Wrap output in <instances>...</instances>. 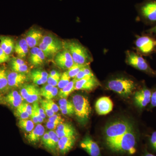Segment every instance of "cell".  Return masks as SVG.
Listing matches in <instances>:
<instances>
[{"mask_svg": "<svg viewBox=\"0 0 156 156\" xmlns=\"http://www.w3.org/2000/svg\"><path fill=\"white\" fill-rule=\"evenodd\" d=\"M150 107L154 108L156 107V90L152 92L150 102Z\"/></svg>", "mask_w": 156, "mask_h": 156, "instance_id": "obj_44", "label": "cell"}, {"mask_svg": "<svg viewBox=\"0 0 156 156\" xmlns=\"http://www.w3.org/2000/svg\"><path fill=\"white\" fill-rule=\"evenodd\" d=\"M48 76L49 74L47 72L41 69L34 70L31 73L32 80L37 85H41L47 83Z\"/></svg>", "mask_w": 156, "mask_h": 156, "instance_id": "obj_20", "label": "cell"}, {"mask_svg": "<svg viewBox=\"0 0 156 156\" xmlns=\"http://www.w3.org/2000/svg\"><path fill=\"white\" fill-rule=\"evenodd\" d=\"M80 146L89 156H102L99 146L89 135H87L81 141Z\"/></svg>", "mask_w": 156, "mask_h": 156, "instance_id": "obj_11", "label": "cell"}, {"mask_svg": "<svg viewBox=\"0 0 156 156\" xmlns=\"http://www.w3.org/2000/svg\"><path fill=\"white\" fill-rule=\"evenodd\" d=\"M39 105L37 101L34 102L32 105V112L30 117L32 121L35 124L43 122L44 119H42L39 112Z\"/></svg>", "mask_w": 156, "mask_h": 156, "instance_id": "obj_31", "label": "cell"}, {"mask_svg": "<svg viewBox=\"0 0 156 156\" xmlns=\"http://www.w3.org/2000/svg\"><path fill=\"white\" fill-rule=\"evenodd\" d=\"M63 48L69 51L74 62L80 65L89 64L93 60L90 52L81 43L76 40L63 42Z\"/></svg>", "mask_w": 156, "mask_h": 156, "instance_id": "obj_3", "label": "cell"}, {"mask_svg": "<svg viewBox=\"0 0 156 156\" xmlns=\"http://www.w3.org/2000/svg\"><path fill=\"white\" fill-rule=\"evenodd\" d=\"M143 156H156V155L150 153L147 150H145Z\"/></svg>", "mask_w": 156, "mask_h": 156, "instance_id": "obj_48", "label": "cell"}, {"mask_svg": "<svg viewBox=\"0 0 156 156\" xmlns=\"http://www.w3.org/2000/svg\"><path fill=\"white\" fill-rule=\"evenodd\" d=\"M9 55L6 54L5 51L0 47V64L9 61Z\"/></svg>", "mask_w": 156, "mask_h": 156, "instance_id": "obj_40", "label": "cell"}, {"mask_svg": "<svg viewBox=\"0 0 156 156\" xmlns=\"http://www.w3.org/2000/svg\"><path fill=\"white\" fill-rule=\"evenodd\" d=\"M137 83L134 80L124 76H118L107 81V89L124 98L129 97L135 91Z\"/></svg>", "mask_w": 156, "mask_h": 156, "instance_id": "obj_2", "label": "cell"}, {"mask_svg": "<svg viewBox=\"0 0 156 156\" xmlns=\"http://www.w3.org/2000/svg\"><path fill=\"white\" fill-rule=\"evenodd\" d=\"M152 92L144 85L139 90L134 92V104L138 108L142 109L150 103Z\"/></svg>", "mask_w": 156, "mask_h": 156, "instance_id": "obj_8", "label": "cell"}, {"mask_svg": "<svg viewBox=\"0 0 156 156\" xmlns=\"http://www.w3.org/2000/svg\"><path fill=\"white\" fill-rule=\"evenodd\" d=\"M11 66L12 71L23 73H26L28 72V66L25 62L21 58H12Z\"/></svg>", "mask_w": 156, "mask_h": 156, "instance_id": "obj_22", "label": "cell"}, {"mask_svg": "<svg viewBox=\"0 0 156 156\" xmlns=\"http://www.w3.org/2000/svg\"><path fill=\"white\" fill-rule=\"evenodd\" d=\"M29 47L25 39H21L16 43L14 51L20 58L26 57L29 52Z\"/></svg>", "mask_w": 156, "mask_h": 156, "instance_id": "obj_23", "label": "cell"}, {"mask_svg": "<svg viewBox=\"0 0 156 156\" xmlns=\"http://www.w3.org/2000/svg\"><path fill=\"white\" fill-rule=\"evenodd\" d=\"M41 107L44 110L45 113L48 116L50 117L55 115V113L53 112L50 105H48L47 99L41 100Z\"/></svg>", "mask_w": 156, "mask_h": 156, "instance_id": "obj_38", "label": "cell"}, {"mask_svg": "<svg viewBox=\"0 0 156 156\" xmlns=\"http://www.w3.org/2000/svg\"><path fill=\"white\" fill-rule=\"evenodd\" d=\"M140 17L147 24L156 23V0H145L136 6Z\"/></svg>", "mask_w": 156, "mask_h": 156, "instance_id": "obj_6", "label": "cell"}, {"mask_svg": "<svg viewBox=\"0 0 156 156\" xmlns=\"http://www.w3.org/2000/svg\"><path fill=\"white\" fill-rule=\"evenodd\" d=\"M14 115L20 119H28L30 117V115L27 111L26 109L21 104L20 106L17 108L14 112Z\"/></svg>", "mask_w": 156, "mask_h": 156, "instance_id": "obj_35", "label": "cell"}, {"mask_svg": "<svg viewBox=\"0 0 156 156\" xmlns=\"http://www.w3.org/2000/svg\"><path fill=\"white\" fill-rule=\"evenodd\" d=\"M39 113H40V116H41L42 119H45L46 117V113H45L44 111V110L41 107H40L39 106Z\"/></svg>", "mask_w": 156, "mask_h": 156, "instance_id": "obj_46", "label": "cell"}, {"mask_svg": "<svg viewBox=\"0 0 156 156\" xmlns=\"http://www.w3.org/2000/svg\"><path fill=\"white\" fill-rule=\"evenodd\" d=\"M23 99L17 91H11L4 97V102L12 108H16L23 103Z\"/></svg>", "mask_w": 156, "mask_h": 156, "instance_id": "obj_16", "label": "cell"}, {"mask_svg": "<svg viewBox=\"0 0 156 156\" xmlns=\"http://www.w3.org/2000/svg\"><path fill=\"white\" fill-rule=\"evenodd\" d=\"M18 126L20 129L27 133H30L34 128V123L32 120H29L28 119H20Z\"/></svg>", "mask_w": 156, "mask_h": 156, "instance_id": "obj_32", "label": "cell"}, {"mask_svg": "<svg viewBox=\"0 0 156 156\" xmlns=\"http://www.w3.org/2000/svg\"><path fill=\"white\" fill-rule=\"evenodd\" d=\"M149 144L151 147L156 152V131H154L150 136Z\"/></svg>", "mask_w": 156, "mask_h": 156, "instance_id": "obj_39", "label": "cell"}, {"mask_svg": "<svg viewBox=\"0 0 156 156\" xmlns=\"http://www.w3.org/2000/svg\"><path fill=\"white\" fill-rule=\"evenodd\" d=\"M138 53L144 56H149L156 53V38L151 34L138 37L135 42Z\"/></svg>", "mask_w": 156, "mask_h": 156, "instance_id": "obj_7", "label": "cell"}, {"mask_svg": "<svg viewBox=\"0 0 156 156\" xmlns=\"http://www.w3.org/2000/svg\"><path fill=\"white\" fill-rule=\"evenodd\" d=\"M49 138L48 142L44 146L48 150L52 152H55L57 149L58 143L59 138H58L56 131L51 130L48 132Z\"/></svg>", "mask_w": 156, "mask_h": 156, "instance_id": "obj_26", "label": "cell"}, {"mask_svg": "<svg viewBox=\"0 0 156 156\" xmlns=\"http://www.w3.org/2000/svg\"><path fill=\"white\" fill-rule=\"evenodd\" d=\"M2 102H4V97L2 96V94L0 93V103H2Z\"/></svg>", "mask_w": 156, "mask_h": 156, "instance_id": "obj_49", "label": "cell"}, {"mask_svg": "<svg viewBox=\"0 0 156 156\" xmlns=\"http://www.w3.org/2000/svg\"><path fill=\"white\" fill-rule=\"evenodd\" d=\"M47 101H48V105H50V108L52 109L53 112H54L55 113L57 112L59 110V107H58L52 99H50V100H48V99H47Z\"/></svg>", "mask_w": 156, "mask_h": 156, "instance_id": "obj_41", "label": "cell"}, {"mask_svg": "<svg viewBox=\"0 0 156 156\" xmlns=\"http://www.w3.org/2000/svg\"><path fill=\"white\" fill-rule=\"evenodd\" d=\"M41 96L40 89L34 85H33L28 96L25 100L29 103H34L39 100Z\"/></svg>", "mask_w": 156, "mask_h": 156, "instance_id": "obj_30", "label": "cell"}, {"mask_svg": "<svg viewBox=\"0 0 156 156\" xmlns=\"http://www.w3.org/2000/svg\"><path fill=\"white\" fill-rule=\"evenodd\" d=\"M45 133V128L41 124H37L33 130L27 135V139L30 143L35 144L40 141Z\"/></svg>", "mask_w": 156, "mask_h": 156, "instance_id": "obj_18", "label": "cell"}, {"mask_svg": "<svg viewBox=\"0 0 156 156\" xmlns=\"http://www.w3.org/2000/svg\"><path fill=\"white\" fill-rule=\"evenodd\" d=\"M48 121L53 122H58L62 123L63 120L62 119L61 116L59 115H54L52 116L49 117Z\"/></svg>", "mask_w": 156, "mask_h": 156, "instance_id": "obj_43", "label": "cell"}, {"mask_svg": "<svg viewBox=\"0 0 156 156\" xmlns=\"http://www.w3.org/2000/svg\"><path fill=\"white\" fill-rule=\"evenodd\" d=\"M49 138V134L48 132H46V133H44V135H43V136H42L41 138L42 142L44 146L45 144H46L47 142H48Z\"/></svg>", "mask_w": 156, "mask_h": 156, "instance_id": "obj_45", "label": "cell"}, {"mask_svg": "<svg viewBox=\"0 0 156 156\" xmlns=\"http://www.w3.org/2000/svg\"><path fill=\"white\" fill-rule=\"evenodd\" d=\"M54 61L58 67L64 70L69 69L74 63L69 51L65 48L56 53Z\"/></svg>", "mask_w": 156, "mask_h": 156, "instance_id": "obj_9", "label": "cell"}, {"mask_svg": "<svg viewBox=\"0 0 156 156\" xmlns=\"http://www.w3.org/2000/svg\"><path fill=\"white\" fill-rule=\"evenodd\" d=\"M43 37L41 31L38 29L32 28L26 34L25 39L29 48H33L39 46Z\"/></svg>", "mask_w": 156, "mask_h": 156, "instance_id": "obj_13", "label": "cell"}, {"mask_svg": "<svg viewBox=\"0 0 156 156\" xmlns=\"http://www.w3.org/2000/svg\"><path fill=\"white\" fill-rule=\"evenodd\" d=\"M87 65V64H86ZM86 65H80L74 63L67 71L71 78H74Z\"/></svg>", "mask_w": 156, "mask_h": 156, "instance_id": "obj_36", "label": "cell"}, {"mask_svg": "<svg viewBox=\"0 0 156 156\" xmlns=\"http://www.w3.org/2000/svg\"><path fill=\"white\" fill-rule=\"evenodd\" d=\"M8 74L3 68H0V93H5L9 91V89L8 83Z\"/></svg>", "mask_w": 156, "mask_h": 156, "instance_id": "obj_28", "label": "cell"}, {"mask_svg": "<svg viewBox=\"0 0 156 156\" xmlns=\"http://www.w3.org/2000/svg\"><path fill=\"white\" fill-rule=\"evenodd\" d=\"M70 77L67 71L65 72L61 75L60 80L57 85V87L59 89H62L67 86L69 83L70 82Z\"/></svg>", "mask_w": 156, "mask_h": 156, "instance_id": "obj_37", "label": "cell"}, {"mask_svg": "<svg viewBox=\"0 0 156 156\" xmlns=\"http://www.w3.org/2000/svg\"><path fill=\"white\" fill-rule=\"evenodd\" d=\"M76 141V135L61 137L58 140L57 149L62 155L66 154L73 148Z\"/></svg>", "mask_w": 156, "mask_h": 156, "instance_id": "obj_14", "label": "cell"}, {"mask_svg": "<svg viewBox=\"0 0 156 156\" xmlns=\"http://www.w3.org/2000/svg\"><path fill=\"white\" fill-rule=\"evenodd\" d=\"M126 62L127 64L150 75L155 76V70L151 67L147 61L142 55L134 51L126 52Z\"/></svg>", "mask_w": 156, "mask_h": 156, "instance_id": "obj_5", "label": "cell"}, {"mask_svg": "<svg viewBox=\"0 0 156 156\" xmlns=\"http://www.w3.org/2000/svg\"><path fill=\"white\" fill-rule=\"evenodd\" d=\"M61 74L56 70H52L50 72L48 76V84L52 85L53 87H57L61 77Z\"/></svg>", "mask_w": 156, "mask_h": 156, "instance_id": "obj_34", "label": "cell"}, {"mask_svg": "<svg viewBox=\"0 0 156 156\" xmlns=\"http://www.w3.org/2000/svg\"><path fill=\"white\" fill-rule=\"evenodd\" d=\"M105 144L112 152L134 154L136 152L137 134L134 124L126 119L108 123L104 131Z\"/></svg>", "mask_w": 156, "mask_h": 156, "instance_id": "obj_1", "label": "cell"}, {"mask_svg": "<svg viewBox=\"0 0 156 156\" xmlns=\"http://www.w3.org/2000/svg\"><path fill=\"white\" fill-rule=\"evenodd\" d=\"M74 114L79 122L86 124L89 119L91 108L88 98L84 95L76 94L73 96L72 101Z\"/></svg>", "mask_w": 156, "mask_h": 156, "instance_id": "obj_4", "label": "cell"}, {"mask_svg": "<svg viewBox=\"0 0 156 156\" xmlns=\"http://www.w3.org/2000/svg\"><path fill=\"white\" fill-rule=\"evenodd\" d=\"M113 103L108 97L103 96L98 98L95 105V108L98 114L106 115L112 110Z\"/></svg>", "mask_w": 156, "mask_h": 156, "instance_id": "obj_12", "label": "cell"}, {"mask_svg": "<svg viewBox=\"0 0 156 156\" xmlns=\"http://www.w3.org/2000/svg\"><path fill=\"white\" fill-rule=\"evenodd\" d=\"M146 32L148 34H156V25L154 26V27L148 30Z\"/></svg>", "mask_w": 156, "mask_h": 156, "instance_id": "obj_47", "label": "cell"}, {"mask_svg": "<svg viewBox=\"0 0 156 156\" xmlns=\"http://www.w3.org/2000/svg\"><path fill=\"white\" fill-rule=\"evenodd\" d=\"M155 76H156V71H155Z\"/></svg>", "mask_w": 156, "mask_h": 156, "instance_id": "obj_50", "label": "cell"}, {"mask_svg": "<svg viewBox=\"0 0 156 156\" xmlns=\"http://www.w3.org/2000/svg\"><path fill=\"white\" fill-rule=\"evenodd\" d=\"M100 86V83L96 77H87L81 80H76L75 90L91 91Z\"/></svg>", "mask_w": 156, "mask_h": 156, "instance_id": "obj_10", "label": "cell"}, {"mask_svg": "<svg viewBox=\"0 0 156 156\" xmlns=\"http://www.w3.org/2000/svg\"><path fill=\"white\" fill-rule=\"evenodd\" d=\"M46 57L43 51L39 47L31 48L29 56V61L34 66L41 65L44 62Z\"/></svg>", "mask_w": 156, "mask_h": 156, "instance_id": "obj_17", "label": "cell"}, {"mask_svg": "<svg viewBox=\"0 0 156 156\" xmlns=\"http://www.w3.org/2000/svg\"><path fill=\"white\" fill-rule=\"evenodd\" d=\"M41 96L44 97L46 99L50 100L58 95V89L50 84H47L40 89Z\"/></svg>", "mask_w": 156, "mask_h": 156, "instance_id": "obj_24", "label": "cell"}, {"mask_svg": "<svg viewBox=\"0 0 156 156\" xmlns=\"http://www.w3.org/2000/svg\"><path fill=\"white\" fill-rule=\"evenodd\" d=\"M0 47L5 53L8 55H10L14 49L15 44L14 41L11 38L9 37H0Z\"/></svg>", "mask_w": 156, "mask_h": 156, "instance_id": "obj_27", "label": "cell"}, {"mask_svg": "<svg viewBox=\"0 0 156 156\" xmlns=\"http://www.w3.org/2000/svg\"><path fill=\"white\" fill-rule=\"evenodd\" d=\"M8 83L10 88H16L22 86L27 81L25 73L12 71L7 72Z\"/></svg>", "mask_w": 156, "mask_h": 156, "instance_id": "obj_15", "label": "cell"}, {"mask_svg": "<svg viewBox=\"0 0 156 156\" xmlns=\"http://www.w3.org/2000/svg\"><path fill=\"white\" fill-rule=\"evenodd\" d=\"M58 104L59 110L62 114L71 116L74 114V108L72 101H69L66 98H61Z\"/></svg>", "mask_w": 156, "mask_h": 156, "instance_id": "obj_25", "label": "cell"}, {"mask_svg": "<svg viewBox=\"0 0 156 156\" xmlns=\"http://www.w3.org/2000/svg\"><path fill=\"white\" fill-rule=\"evenodd\" d=\"M56 132L58 138L63 136L76 135V130L71 125L66 123H61L58 125Z\"/></svg>", "mask_w": 156, "mask_h": 156, "instance_id": "obj_19", "label": "cell"}, {"mask_svg": "<svg viewBox=\"0 0 156 156\" xmlns=\"http://www.w3.org/2000/svg\"><path fill=\"white\" fill-rule=\"evenodd\" d=\"M76 82V80L73 79V80L70 81L67 86L62 89H60L59 92H58V97L61 98H67L72 92L75 90V86Z\"/></svg>", "mask_w": 156, "mask_h": 156, "instance_id": "obj_29", "label": "cell"}, {"mask_svg": "<svg viewBox=\"0 0 156 156\" xmlns=\"http://www.w3.org/2000/svg\"><path fill=\"white\" fill-rule=\"evenodd\" d=\"M42 43L45 44L57 49L58 51H61L64 48L63 42L52 34H48L44 36L42 39Z\"/></svg>", "mask_w": 156, "mask_h": 156, "instance_id": "obj_21", "label": "cell"}, {"mask_svg": "<svg viewBox=\"0 0 156 156\" xmlns=\"http://www.w3.org/2000/svg\"><path fill=\"white\" fill-rule=\"evenodd\" d=\"M39 48L43 51L46 57L48 58L55 56L56 53L59 52L57 49L45 44L42 42L39 45Z\"/></svg>", "mask_w": 156, "mask_h": 156, "instance_id": "obj_33", "label": "cell"}, {"mask_svg": "<svg viewBox=\"0 0 156 156\" xmlns=\"http://www.w3.org/2000/svg\"><path fill=\"white\" fill-rule=\"evenodd\" d=\"M60 123L58 122H50V121H48V122L46 124V127L48 129H50V130H54L56 129L57 128V126Z\"/></svg>", "mask_w": 156, "mask_h": 156, "instance_id": "obj_42", "label": "cell"}]
</instances>
